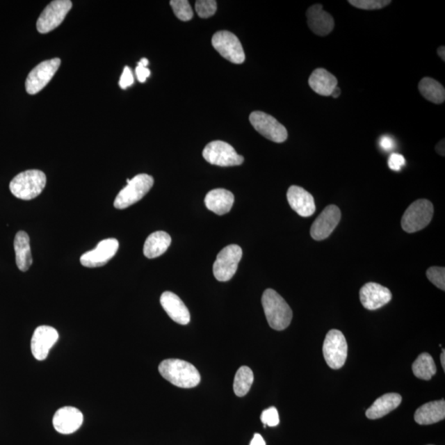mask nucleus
Instances as JSON below:
<instances>
[{"instance_id": "nucleus-37", "label": "nucleus", "mask_w": 445, "mask_h": 445, "mask_svg": "<svg viewBox=\"0 0 445 445\" xmlns=\"http://www.w3.org/2000/svg\"><path fill=\"white\" fill-rule=\"evenodd\" d=\"M134 83V76L131 68L128 66L124 67L121 79H120L119 86L122 89L131 87Z\"/></svg>"}, {"instance_id": "nucleus-35", "label": "nucleus", "mask_w": 445, "mask_h": 445, "mask_svg": "<svg viewBox=\"0 0 445 445\" xmlns=\"http://www.w3.org/2000/svg\"><path fill=\"white\" fill-rule=\"evenodd\" d=\"M149 65L148 59L146 58H142L139 63L136 69V74L137 76V79L139 80L140 83H145L146 79L149 77L150 70L147 68V66Z\"/></svg>"}, {"instance_id": "nucleus-10", "label": "nucleus", "mask_w": 445, "mask_h": 445, "mask_svg": "<svg viewBox=\"0 0 445 445\" xmlns=\"http://www.w3.org/2000/svg\"><path fill=\"white\" fill-rule=\"evenodd\" d=\"M73 3L70 0H55L44 8L37 22L40 33L46 34L59 26L65 19Z\"/></svg>"}, {"instance_id": "nucleus-31", "label": "nucleus", "mask_w": 445, "mask_h": 445, "mask_svg": "<svg viewBox=\"0 0 445 445\" xmlns=\"http://www.w3.org/2000/svg\"><path fill=\"white\" fill-rule=\"evenodd\" d=\"M351 6L364 10H376L389 6L390 0H350Z\"/></svg>"}, {"instance_id": "nucleus-41", "label": "nucleus", "mask_w": 445, "mask_h": 445, "mask_svg": "<svg viewBox=\"0 0 445 445\" xmlns=\"http://www.w3.org/2000/svg\"><path fill=\"white\" fill-rule=\"evenodd\" d=\"M438 55L443 61H445V47H440L437 51Z\"/></svg>"}, {"instance_id": "nucleus-29", "label": "nucleus", "mask_w": 445, "mask_h": 445, "mask_svg": "<svg viewBox=\"0 0 445 445\" xmlns=\"http://www.w3.org/2000/svg\"><path fill=\"white\" fill-rule=\"evenodd\" d=\"M253 380H254V375L250 368L248 366L239 368L234 377V394L238 397H244L250 390Z\"/></svg>"}, {"instance_id": "nucleus-13", "label": "nucleus", "mask_w": 445, "mask_h": 445, "mask_svg": "<svg viewBox=\"0 0 445 445\" xmlns=\"http://www.w3.org/2000/svg\"><path fill=\"white\" fill-rule=\"evenodd\" d=\"M119 248L115 238L102 240L93 250L88 251L80 257V262L88 268H95L106 265L113 258Z\"/></svg>"}, {"instance_id": "nucleus-9", "label": "nucleus", "mask_w": 445, "mask_h": 445, "mask_svg": "<svg viewBox=\"0 0 445 445\" xmlns=\"http://www.w3.org/2000/svg\"><path fill=\"white\" fill-rule=\"evenodd\" d=\"M252 126L262 136L275 143H283L288 138V132L277 119L264 111H253L249 117Z\"/></svg>"}, {"instance_id": "nucleus-12", "label": "nucleus", "mask_w": 445, "mask_h": 445, "mask_svg": "<svg viewBox=\"0 0 445 445\" xmlns=\"http://www.w3.org/2000/svg\"><path fill=\"white\" fill-rule=\"evenodd\" d=\"M212 44L220 54L234 64H242L245 53L241 42L228 31H220L213 35Z\"/></svg>"}, {"instance_id": "nucleus-32", "label": "nucleus", "mask_w": 445, "mask_h": 445, "mask_svg": "<svg viewBox=\"0 0 445 445\" xmlns=\"http://www.w3.org/2000/svg\"><path fill=\"white\" fill-rule=\"evenodd\" d=\"M195 10L202 19L212 17L217 10V2L215 0H198L195 2Z\"/></svg>"}, {"instance_id": "nucleus-18", "label": "nucleus", "mask_w": 445, "mask_h": 445, "mask_svg": "<svg viewBox=\"0 0 445 445\" xmlns=\"http://www.w3.org/2000/svg\"><path fill=\"white\" fill-rule=\"evenodd\" d=\"M309 28L316 35L325 37L332 32L335 22L328 13L323 10L322 4H314L306 13Z\"/></svg>"}, {"instance_id": "nucleus-25", "label": "nucleus", "mask_w": 445, "mask_h": 445, "mask_svg": "<svg viewBox=\"0 0 445 445\" xmlns=\"http://www.w3.org/2000/svg\"><path fill=\"white\" fill-rule=\"evenodd\" d=\"M171 243L170 235L163 231H157L147 238L144 245V254L149 259L159 257L165 253Z\"/></svg>"}, {"instance_id": "nucleus-2", "label": "nucleus", "mask_w": 445, "mask_h": 445, "mask_svg": "<svg viewBox=\"0 0 445 445\" xmlns=\"http://www.w3.org/2000/svg\"><path fill=\"white\" fill-rule=\"evenodd\" d=\"M266 318L269 326L277 331H283L291 324L293 312L286 301L273 289H267L261 298Z\"/></svg>"}, {"instance_id": "nucleus-6", "label": "nucleus", "mask_w": 445, "mask_h": 445, "mask_svg": "<svg viewBox=\"0 0 445 445\" xmlns=\"http://www.w3.org/2000/svg\"><path fill=\"white\" fill-rule=\"evenodd\" d=\"M323 353L327 366L332 369L343 367L348 353V346L343 333L341 331H329L325 338Z\"/></svg>"}, {"instance_id": "nucleus-30", "label": "nucleus", "mask_w": 445, "mask_h": 445, "mask_svg": "<svg viewBox=\"0 0 445 445\" xmlns=\"http://www.w3.org/2000/svg\"><path fill=\"white\" fill-rule=\"evenodd\" d=\"M170 6L177 19L184 22L193 19V10L186 0H172Z\"/></svg>"}, {"instance_id": "nucleus-27", "label": "nucleus", "mask_w": 445, "mask_h": 445, "mask_svg": "<svg viewBox=\"0 0 445 445\" xmlns=\"http://www.w3.org/2000/svg\"><path fill=\"white\" fill-rule=\"evenodd\" d=\"M421 95L435 104H442L445 100V89L442 83L432 78L422 79L419 83Z\"/></svg>"}, {"instance_id": "nucleus-24", "label": "nucleus", "mask_w": 445, "mask_h": 445, "mask_svg": "<svg viewBox=\"0 0 445 445\" xmlns=\"http://www.w3.org/2000/svg\"><path fill=\"white\" fill-rule=\"evenodd\" d=\"M400 403H402V397L400 394H386L375 400V402L366 411V415L371 420L380 419L395 410Z\"/></svg>"}, {"instance_id": "nucleus-21", "label": "nucleus", "mask_w": 445, "mask_h": 445, "mask_svg": "<svg viewBox=\"0 0 445 445\" xmlns=\"http://www.w3.org/2000/svg\"><path fill=\"white\" fill-rule=\"evenodd\" d=\"M234 195L225 189H213L207 195L204 204L209 211L218 216H224L229 213L234 206Z\"/></svg>"}, {"instance_id": "nucleus-3", "label": "nucleus", "mask_w": 445, "mask_h": 445, "mask_svg": "<svg viewBox=\"0 0 445 445\" xmlns=\"http://www.w3.org/2000/svg\"><path fill=\"white\" fill-rule=\"evenodd\" d=\"M47 184V176L42 171L33 169L17 175L11 181L10 189L15 197L30 200L38 197Z\"/></svg>"}, {"instance_id": "nucleus-8", "label": "nucleus", "mask_w": 445, "mask_h": 445, "mask_svg": "<svg viewBox=\"0 0 445 445\" xmlns=\"http://www.w3.org/2000/svg\"><path fill=\"white\" fill-rule=\"evenodd\" d=\"M203 157L209 163L220 167L238 166L244 161L242 155L226 142L216 140L209 143L203 150Z\"/></svg>"}, {"instance_id": "nucleus-7", "label": "nucleus", "mask_w": 445, "mask_h": 445, "mask_svg": "<svg viewBox=\"0 0 445 445\" xmlns=\"http://www.w3.org/2000/svg\"><path fill=\"white\" fill-rule=\"evenodd\" d=\"M243 257L242 248L232 244L222 248L213 266V275L219 282H229L238 270Z\"/></svg>"}, {"instance_id": "nucleus-38", "label": "nucleus", "mask_w": 445, "mask_h": 445, "mask_svg": "<svg viewBox=\"0 0 445 445\" xmlns=\"http://www.w3.org/2000/svg\"><path fill=\"white\" fill-rule=\"evenodd\" d=\"M380 145L381 148L385 151L391 150L395 146L394 140L388 136L381 137Z\"/></svg>"}, {"instance_id": "nucleus-39", "label": "nucleus", "mask_w": 445, "mask_h": 445, "mask_svg": "<svg viewBox=\"0 0 445 445\" xmlns=\"http://www.w3.org/2000/svg\"><path fill=\"white\" fill-rule=\"evenodd\" d=\"M250 445H266V442L260 434H255L250 443Z\"/></svg>"}, {"instance_id": "nucleus-23", "label": "nucleus", "mask_w": 445, "mask_h": 445, "mask_svg": "<svg viewBox=\"0 0 445 445\" xmlns=\"http://www.w3.org/2000/svg\"><path fill=\"white\" fill-rule=\"evenodd\" d=\"M337 79L327 70L318 68L314 70L309 79V86L318 95L329 97L337 87Z\"/></svg>"}, {"instance_id": "nucleus-33", "label": "nucleus", "mask_w": 445, "mask_h": 445, "mask_svg": "<svg viewBox=\"0 0 445 445\" xmlns=\"http://www.w3.org/2000/svg\"><path fill=\"white\" fill-rule=\"evenodd\" d=\"M426 277L436 287L445 291L444 267L432 266L426 271Z\"/></svg>"}, {"instance_id": "nucleus-43", "label": "nucleus", "mask_w": 445, "mask_h": 445, "mask_svg": "<svg viewBox=\"0 0 445 445\" xmlns=\"http://www.w3.org/2000/svg\"><path fill=\"white\" fill-rule=\"evenodd\" d=\"M440 360H442V367L444 369V371H445V350H443L442 355H440Z\"/></svg>"}, {"instance_id": "nucleus-11", "label": "nucleus", "mask_w": 445, "mask_h": 445, "mask_svg": "<svg viewBox=\"0 0 445 445\" xmlns=\"http://www.w3.org/2000/svg\"><path fill=\"white\" fill-rule=\"evenodd\" d=\"M61 60L59 58L42 61L31 71L26 79V92L30 95H37L50 83L60 68Z\"/></svg>"}, {"instance_id": "nucleus-42", "label": "nucleus", "mask_w": 445, "mask_h": 445, "mask_svg": "<svg viewBox=\"0 0 445 445\" xmlns=\"http://www.w3.org/2000/svg\"><path fill=\"white\" fill-rule=\"evenodd\" d=\"M341 95V88L339 87H337L335 89H334V91L332 93V95L334 99H337L338 97H339Z\"/></svg>"}, {"instance_id": "nucleus-5", "label": "nucleus", "mask_w": 445, "mask_h": 445, "mask_svg": "<svg viewBox=\"0 0 445 445\" xmlns=\"http://www.w3.org/2000/svg\"><path fill=\"white\" fill-rule=\"evenodd\" d=\"M434 207L428 200L421 199L413 202L402 218V228L412 234L425 229L432 220Z\"/></svg>"}, {"instance_id": "nucleus-26", "label": "nucleus", "mask_w": 445, "mask_h": 445, "mask_svg": "<svg viewBox=\"0 0 445 445\" xmlns=\"http://www.w3.org/2000/svg\"><path fill=\"white\" fill-rule=\"evenodd\" d=\"M15 250L16 264L21 271H26L33 264L32 252H31L30 238L24 231H19L15 236Z\"/></svg>"}, {"instance_id": "nucleus-20", "label": "nucleus", "mask_w": 445, "mask_h": 445, "mask_svg": "<svg viewBox=\"0 0 445 445\" xmlns=\"http://www.w3.org/2000/svg\"><path fill=\"white\" fill-rule=\"evenodd\" d=\"M160 302L164 310L173 321L181 325L188 324L191 321L190 312L184 301L175 293L166 291L160 298Z\"/></svg>"}, {"instance_id": "nucleus-15", "label": "nucleus", "mask_w": 445, "mask_h": 445, "mask_svg": "<svg viewBox=\"0 0 445 445\" xmlns=\"http://www.w3.org/2000/svg\"><path fill=\"white\" fill-rule=\"evenodd\" d=\"M58 339H59V333L54 327L40 326L35 328L32 341H31V349L35 359L40 362L46 359Z\"/></svg>"}, {"instance_id": "nucleus-36", "label": "nucleus", "mask_w": 445, "mask_h": 445, "mask_svg": "<svg viewBox=\"0 0 445 445\" xmlns=\"http://www.w3.org/2000/svg\"><path fill=\"white\" fill-rule=\"evenodd\" d=\"M405 159L403 155L399 154H391L389 159V167L391 170L400 171V169L405 165Z\"/></svg>"}, {"instance_id": "nucleus-28", "label": "nucleus", "mask_w": 445, "mask_h": 445, "mask_svg": "<svg viewBox=\"0 0 445 445\" xmlns=\"http://www.w3.org/2000/svg\"><path fill=\"white\" fill-rule=\"evenodd\" d=\"M436 366L432 356L428 353H422L414 362L412 371L420 380H430L436 373Z\"/></svg>"}, {"instance_id": "nucleus-19", "label": "nucleus", "mask_w": 445, "mask_h": 445, "mask_svg": "<svg viewBox=\"0 0 445 445\" xmlns=\"http://www.w3.org/2000/svg\"><path fill=\"white\" fill-rule=\"evenodd\" d=\"M289 206L302 217L313 216L316 211L314 198L309 191L298 186H291L287 193Z\"/></svg>"}, {"instance_id": "nucleus-34", "label": "nucleus", "mask_w": 445, "mask_h": 445, "mask_svg": "<svg viewBox=\"0 0 445 445\" xmlns=\"http://www.w3.org/2000/svg\"><path fill=\"white\" fill-rule=\"evenodd\" d=\"M261 420L262 423H264V427H266V426H268L270 427H275L278 426L280 423V418L277 408L273 407L262 412Z\"/></svg>"}, {"instance_id": "nucleus-16", "label": "nucleus", "mask_w": 445, "mask_h": 445, "mask_svg": "<svg viewBox=\"0 0 445 445\" xmlns=\"http://www.w3.org/2000/svg\"><path fill=\"white\" fill-rule=\"evenodd\" d=\"M359 299L364 308L376 310L389 304L391 300V293L388 288L380 284L369 282L360 289Z\"/></svg>"}, {"instance_id": "nucleus-4", "label": "nucleus", "mask_w": 445, "mask_h": 445, "mask_svg": "<svg viewBox=\"0 0 445 445\" xmlns=\"http://www.w3.org/2000/svg\"><path fill=\"white\" fill-rule=\"evenodd\" d=\"M154 178L148 175H139L127 179V186L120 191L114 202L115 208L124 210L140 202L154 186Z\"/></svg>"}, {"instance_id": "nucleus-22", "label": "nucleus", "mask_w": 445, "mask_h": 445, "mask_svg": "<svg viewBox=\"0 0 445 445\" xmlns=\"http://www.w3.org/2000/svg\"><path fill=\"white\" fill-rule=\"evenodd\" d=\"M445 418L444 399L435 400L423 405L418 408L414 416V419L419 425H432Z\"/></svg>"}, {"instance_id": "nucleus-40", "label": "nucleus", "mask_w": 445, "mask_h": 445, "mask_svg": "<svg viewBox=\"0 0 445 445\" xmlns=\"http://www.w3.org/2000/svg\"><path fill=\"white\" fill-rule=\"evenodd\" d=\"M435 150L438 154L444 156V140L439 142V143L435 146Z\"/></svg>"}, {"instance_id": "nucleus-17", "label": "nucleus", "mask_w": 445, "mask_h": 445, "mask_svg": "<svg viewBox=\"0 0 445 445\" xmlns=\"http://www.w3.org/2000/svg\"><path fill=\"white\" fill-rule=\"evenodd\" d=\"M83 422V415L78 408L73 407H61L55 413L53 417V426L60 434L70 435L81 427Z\"/></svg>"}, {"instance_id": "nucleus-1", "label": "nucleus", "mask_w": 445, "mask_h": 445, "mask_svg": "<svg viewBox=\"0 0 445 445\" xmlns=\"http://www.w3.org/2000/svg\"><path fill=\"white\" fill-rule=\"evenodd\" d=\"M159 371L166 380L181 389L194 388L200 382V375L197 368L184 360H163L159 364Z\"/></svg>"}, {"instance_id": "nucleus-14", "label": "nucleus", "mask_w": 445, "mask_h": 445, "mask_svg": "<svg viewBox=\"0 0 445 445\" xmlns=\"http://www.w3.org/2000/svg\"><path fill=\"white\" fill-rule=\"evenodd\" d=\"M341 217L340 209L337 206L331 204L325 208L311 227L312 238L317 241L328 238L339 224Z\"/></svg>"}]
</instances>
